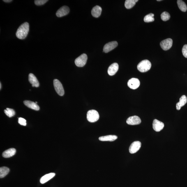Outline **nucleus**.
<instances>
[{
	"label": "nucleus",
	"instance_id": "28",
	"mask_svg": "<svg viewBox=\"0 0 187 187\" xmlns=\"http://www.w3.org/2000/svg\"><path fill=\"white\" fill-rule=\"evenodd\" d=\"M26 120L25 119L22 118H19V119L18 122L19 124L23 126H26Z\"/></svg>",
	"mask_w": 187,
	"mask_h": 187
},
{
	"label": "nucleus",
	"instance_id": "2",
	"mask_svg": "<svg viewBox=\"0 0 187 187\" xmlns=\"http://www.w3.org/2000/svg\"><path fill=\"white\" fill-rule=\"evenodd\" d=\"M151 64L148 60H144L139 63L137 66V69L139 71L142 73L147 72L151 69Z\"/></svg>",
	"mask_w": 187,
	"mask_h": 187
},
{
	"label": "nucleus",
	"instance_id": "3",
	"mask_svg": "<svg viewBox=\"0 0 187 187\" xmlns=\"http://www.w3.org/2000/svg\"><path fill=\"white\" fill-rule=\"evenodd\" d=\"M99 114L96 110H90L87 112V120L89 122L91 123L96 122L99 119Z\"/></svg>",
	"mask_w": 187,
	"mask_h": 187
},
{
	"label": "nucleus",
	"instance_id": "17",
	"mask_svg": "<svg viewBox=\"0 0 187 187\" xmlns=\"http://www.w3.org/2000/svg\"><path fill=\"white\" fill-rule=\"evenodd\" d=\"M16 153V150L14 148L9 149L3 153L2 156L4 158H10L14 156Z\"/></svg>",
	"mask_w": 187,
	"mask_h": 187
},
{
	"label": "nucleus",
	"instance_id": "11",
	"mask_svg": "<svg viewBox=\"0 0 187 187\" xmlns=\"http://www.w3.org/2000/svg\"><path fill=\"white\" fill-rule=\"evenodd\" d=\"M70 11L69 8L66 6H63L56 12V15L58 17H61L67 15Z\"/></svg>",
	"mask_w": 187,
	"mask_h": 187
},
{
	"label": "nucleus",
	"instance_id": "19",
	"mask_svg": "<svg viewBox=\"0 0 187 187\" xmlns=\"http://www.w3.org/2000/svg\"><path fill=\"white\" fill-rule=\"evenodd\" d=\"M55 176V174L53 173L46 174L45 175L42 176L41 179H40V182L41 184H44L52 179Z\"/></svg>",
	"mask_w": 187,
	"mask_h": 187
},
{
	"label": "nucleus",
	"instance_id": "31",
	"mask_svg": "<svg viewBox=\"0 0 187 187\" xmlns=\"http://www.w3.org/2000/svg\"><path fill=\"white\" fill-rule=\"evenodd\" d=\"M0 86H1V87H0V89H1V83H0Z\"/></svg>",
	"mask_w": 187,
	"mask_h": 187
},
{
	"label": "nucleus",
	"instance_id": "18",
	"mask_svg": "<svg viewBox=\"0 0 187 187\" xmlns=\"http://www.w3.org/2000/svg\"><path fill=\"white\" fill-rule=\"evenodd\" d=\"M102 11V9L101 7L99 6H96L94 7L91 10V14L93 17L98 18L101 15Z\"/></svg>",
	"mask_w": 187,
	"mask_h": 187
},
{
	"label": "nucleus",
	"instance_id": "1",
	"mask_svg": "<svg viewBox=\"0 0 187 187\" xmlns=\"http://www.w3.org/2000/svg\"><path fill=\"white\" fill-rule=\"evenodd\" d=\"M29 31V25L27 22H25L19 26L16 32V36L20 39L23 40L27 36Z\"/></svg>",
	"mask_w": 187,
	"mask_h": 187
},
{
	"label": "nucleus",
	"instance_id": "8",
	"mask_svg": "<svg viewBox=\"0 0 187 187\" xmlns=\"http://www.w3.org/2000/svg\"><path fill=\"white\" fill-rule=\"evenodd\" d=\"M142 144L139 141H135L133 142L129 147V152L132 154L137 152L140 148Z\"/></svg>",
	"mask_w": 187,
	"mask_h": 187
},
{
	"label": "nucleus",
	"instance_id": "16",
	"mask_svg": "<svg viewBox=\"0 0 187 187\" xmlns=\"http://www.w3.org/2000/svg\"><path fill=\"white\" fill-rule=\"evenodd\" d=\"M187 102V98L186 95H183L179 99V101L176 105V108L178 110H180L182 107L185 105Z\"/></svg>",
	"mask_w": 187,
	"mask_h": 187
},
{
	"label": "nucleus",
	"instance_id": "24",
	"mask_svg": "<svg viewBox=\"0 0 187 187\" xmlns=\"http://www.w3.org/2000/svg\"><path fill=\"white\" fill-rule=\"evenodd\" d=\"M154 15L153 13H150L146 15L144 17V21L146 23L153 22L155 20L154 18Z\"/></svg>",
	"mask_w": 187,
	"mask_h": 187
},
{
	"label": "nucleus",
	"instance_id": "14",
	"mask_svg": "<svg viewBox=\"0 0 187 187\" xmlns=\"http://www.w3.org/2000/svg\"><path fill=\"white\" fill-rule=\"evenodd\" d=\"M29 80L32 85V87H38L39 86V83L35 76L33 74L30 73L29 75Z\"/></svg>",
	"mask_w": 187,
	"mask_h": 187
},
{
	"label": "nucleus",
	"instance_id": "6",
	"mask_svg": "<svg viewBox=\"0 0 187 187\" xmlns=\"http://www.w3.org/2000/svg\"><path fill=\"white\" fill-rule=\"evenodd\" d=\"M173 45V40L170 38H167L162 41L160 43V46L163 50L167 51L172 47Z\"/></svg>",
	"mask_w": 187,
	"mask_h": 187
},
{
	"label": "nucleus",
	"instance_id": "4",
	"mask_svg": "<svg viewBox=\"0 0 187 187\" xmlns=\"http://www.w3.org/2000/svg\"><path fill=\"white\" fill-rule=\"evenodd\" d=\"M87 60V56L86 54H82L75 60L76 66L78 67H82L86 64Z\"/></svg>",
	"mask_w": 187,
	"mask_h": 187
},
{
	"label": "nucleus",
	"instance_id": "26",
	"mask_svg": "<svg viewBox=\"0 0 187 187\" xmlns=\"http://www.w3.org/2000/svg\"><path fill=\"white\" fill-rule=\"evenodd\" d=\"M161 18L163 21H166L170 19V15L167 12H164L161 14Z\"/></svg>",
	"mask_w": 187,
	"mask_h": 187
},
{
	"label": "nucleus",
	"instance_id": "21",
	"mask_svg": "<svg viewBox=\"0 0 187 187\" xmlns=\"http://www.w3.org/2000/svg\"><path fill=\"white\" fill-rule=\"evenodd\" d=\"M138 1V0H126L125 1V6L128 9L131 8L135 6L136 3Z\"/></svg>",
	"mask_w": 187,
	"mask_h": 187
},
{
	"label": "nucleus",
	"instance_id": "27",
	"mask_svg": "<svg viewBox=\"0 0 187 187\" xmlns=\"http://www.w3.org/2000/svg\"><path fill=\"white\" fill-rule=\"evenodd\" d=\"M48 1L47 0H36L34 1L35 4L38 6L44 5Z\"/></svg>",
	"mask_w": 187,
	"mask_h": 187
},
{
	"label": "nucleus",
	"instance_id": "22",
	"mask_svg": "<svg viewBox=\"0 0 187 187\" xmlns=\"http://www.w3.org/2000/svg\"><path fill=\"white\" fill-rule=\"evenodd\" d=\"M177 3L180 10L183 12H186L187 10V6L184 1L182 0H178Z\"/></svg>",
	"mask_w": 187,
	"mask_h": 187
},
{
	"label": "nucleus",
	"instance_id": "13",
	"mask_svg": "<svg viewBox=\"0 0 187 187\" xmlns=\"http://www.w3.org/2000/svg\"><path fill=\"white\" fill-rule=\"evenodd\" d=\"M119 69V65L116 63H114L109 66L108 71V74L110 76H113L117 73Z\"/></svg>",
	"mask_w": 187,
	"mask_h": 187
},
{
	"label": "nucleus",
	"instance_id": "20",
	"mask_svg": "<svg viewBox=\"0 0 187 187\" xmlns=\"http://www.w3.org/2000/svg\"><path fill=\"white\" fill-rule=\"evenodd\" d=\"M118 137L116 135H110L104 136L100 137L99 138V140L102 142L104 141H109V142H113L117 139Z\"/></svg>",
	"mask_w": 187,
	"mask_h": 187
},
{
	"label": "nucleus",
	"instance_id": "25",
	"mask_svg": "<svg viewBox=\"0 0 187 187\" xmlns=\"http://www.w3.org/2000/svg\"><path fill=\"white\" fill-rule=\"evenodd\" d=\"M4 111L6 115L10 118L13 117L15 114V111L13 109L8 108L6 110H5Z\"/></svg>",
	"mask_w": 187,
	"mask_h": 187
},
{
	"label": "nucleus",
	"instance_id": "9",
	"mask_svg": "<svg viewBox=\"0 0 187 187\" xmlns=\"http://www.w3.org/2000/svg\"><path fill=\"white\" fill-rule=\"evenodd\" d=\"M126 122L129 125H136L140 124L142 121L139 116H135L129 118Z\"/></svg>",
	"mask_w": 187,
	"mask_h": 187
},
{
	"label": "nucleus",
	"instance_id": "7",
	"mask_svg": "<svg viewBox=\"0 0 187 187\" xmlns=\"http://www.w3.org/2000/svg\"><path fill=\"white\" fill-rule=\"evenodd\" d=\"M140 85V81L137 78H132L130 79L128 82V87L133 89H137Z\"/></svg>",
	"mask_w": 187,
	"mask_h": 187
},
{
	"label": "nucleus",
	"instance_id": "10",
	"mask_svg": "<svg viewBox=\"0 0 187 187\" xmlns=\"http://www.w3.org/2000/svg\"><path fill=\"white\" fill-rule=\"evenodd\" d=\"M118 45V42L116 41H112L107 43L104 45L103 48V52L107 53L115 48Z\"/></svg>",
	"mask_w": 187,
	"mask_h": 187
},
{
	"label": "nucleus",
	"instance_id": "30",
	"mask_svg": "<svg viewBox=\"0 0 187 187\" xmlns=\"http://www.w3.org/2000/svg\"><path fill=\"white\" fill-rule=\"evenodd\" d=\"M3 1H4L5 2L10 3L12 1V0H3Z\"/></svg>",
	"mask_w": 187,
	"mask_h": 187
},
{
	"label": "nucleus",
	"instance_id": "23",
	"mask_svg": "<svg viewBox=\"0 0 187 187\" xmlns=\"http://www.w3.org/2000/svg\"><path fill=\"white\" fill-rule=\"evenodd\" d=\"M10 169L6 167H2L0 168V177H4L10 172Z\"/></svg>",
	"mask_w": 187,
	"mask_h": 187
},
{
	"label": "nucleus",
	"instance_id": "15",
	"mask_svg": "<svg viewBox=\"0 0 187 187\" xmlns=\"http://www.w3.org/2000/svg\"><path fill=\"white\" fill-rule=\"evenodd\" d=\"M24 103L26 107L29 108L36 111L39 110V107L38 106L37 104L35 102L30 101V100H26L24 101Z\"/></svg>",
	"mask_w": 187,
	"mask_h": 187
},
{
	"label": "nucleus",
	"instance_id": "5",
	"mask_svg": "<svg viewBox=\"0 0 187 187\" xmlns=\"http://www.w3.org/2000/svg\"><path fill=\"white\" fill-rule=\"evenodd\" d=\"M54 85L56 92L60 96H63L64 94V89L62 84L57 79H54Z\"/></svg>",
	"mask_w": 187,
	"mask_h": 187
},
{
	"label": "nucleus",
	"instance_id": "29",
	"mask_svg": "<svg viewBox=\"0 0 187 187\" xmlns=\"http://www.w3.org/2000/svg\"><path fill=\"white\" fill-rule=\"evenodd\" d=\"M183 55L185 57L187 58V45H184L182 49Z\"/></svg>",
	"mask_w": 187,
	"mask_h": 187
},
{
	"label": "nucleus",
	"instance_id": "32",
	"mask_svg": "<svg viewBox=\"0 0 187 187\" xmlns=\"http://www.w3.org/2000/svg\"><path fill=\"white\" fill-rule=\"evenodd\" d=\"M157 1H161V0H157Z\"/></svg>",
	"mask_w": 187,
	"mask_h": 187
},
{
	"label": "nucleus",
	"instance_id": "12",
	"mask_svg": "<svg viewBox=\"0 0 187 187\" xmlns=\"http://www.w3.org/2000/svg\"><path fill=\"white\" fill-rule=\"evenodd\" d=\"M153 130L156 132H160L163 129L164 124L162 122L157 119L153 121Z\"/></svg>",
	"mask_w": 187,
	"mask_h": 187
}]
</instances>
